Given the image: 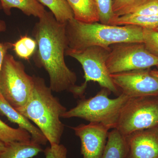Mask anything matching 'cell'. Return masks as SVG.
<instances>
[{"label": "cell", "mask_w": 158, "mask_h": 158, "mask_svg": "<svg viewBox=\"0 0 158 158\" xmlns=\"http://www.w3.org/2000/svg\"><path fill=\"white\" fill-rule=\"evenodd\" d=\"M33 35L37 43L34 62L46 71L52 91H68L75 97H82L87 87L76 85V74L65 61L68 48L65 23L59 22L51 11H46L35 24Z\"/></svg>", "instance_id": "obj_1"}, {"label": "cell", "mask_w": 158, "mask_h": 158, "mask_svg": "<svg viewBox=\"0 0 158 158\" xmlns=\"http://www.w3.org/2000/svg\"><path fill=\"white\" fill-rule=\"evenodd\" d=\"M65 30L69 50H83L95 46L109 48L121 43H144L143 28L137 26L88 23L73 18L65 23Z\"/></svg>", "instance_id": "obj_2"}, {"label": "cell", "mask_w": 158, "mask_h": 158, "mask_svg": "<svg viewBox=\"0 0 158 158\" xmlns=\"http://www.w3.org/2000/svg\"><path fill=\"white\" fill-rule=\"evenodd\" d=\"M33 77L34 87L31 96L18 112L36 124L51 146L60 144L64 130L60 118L67 109L54 96L44 79Z\"/></svg>", "instance_id": "obj_3"}, {"label": "cell", "mask_w": 158, "mask_h": 158, "mask_svg": "<svg viewBox=\"0 0 158 158\" xmlns=\"http://www.w3.org/2000/svg\"><path fill=\"white\" fill-rule=\"evenodd\" d=\"M111 93L102 88L95 96L82 98L75 107L67 110L62 118L77 117L90 123H101L110 129L115 128L122 109L131 98L121 93L116 98H111L109 97Z\"/></svg>", "instance_id": "obj_4"}, {"label": "cell", "mask_w": 158, "mask_h": 158, "mask_svg": "<svg viewBox=\"0 0 158 158\" xmlns=\"http://www.w3.org/2000/svg\"><path fill=\"white\" fill-rule=\"evenodd\" d=\"M34 83V77L27 74L22 62L6 54L0 72V92L6 101L17 111L22 109L31 96Z\"/></svg>", "instance_id": "obj_5"}, {"label": "cell", "mask_w": 158, "mask_h": 158, "mask_svg": "<svg viewBox=\"0 0 158 158\" xmlns=\"http://www.w3.org/2000/svg\"><path fill=\"white\" fill-rule=\"evenodd\" d=\"M158 127V96L132 98L122 108L115 128L127 137Z\"/></svg>", "instance_id": "obj_6"}, {"label": "cell", "mask_w": 158, "mask_h": 158, "mask_svg": "<svg viewBox=\"0 0 158 158\" xmlns=\"http://www.w3.org/2000/svg\"><path fill=\"white\" fill-rule=\"evenodd\" d=\"M110 48L106 65L111 74L158 66V57L146 49L144 43H121Z\"/></svg>", "instance_id": "obj_7"}, {"label": "cell", "mask_w": 158, "mask_h": 158, "mask_svg": "<svg viewBox=\"0 0 158 158\" xmlns=\"http://www.w3.org/2000/svg\"><path fill=\"white\" fill-rule=\"evenodd\" d=\"M110 51V47L95 46L81 51L66 49L65 55L76 59L81 65L85 73V85H87L89 81L97 82L102 88L118 96L121 92L113 82L106 65Z\"/></svg>", "instance_id": "obj_8"}, {"label": "cell", "mask_w": 158, "mask_h": 158, "mask_svg": "<svg viewBox=\"0 0 158 158\" xmlns=\"http://www.w3.org/2000/svg\"><path fill=\"white\" fill-rule=\"evenodd\" d=\"M122 94L132 98L158 96V77L151 69H138L110 74Z\"/></svg>", "instance_id": "obj_9"}, {"label": "cell", "mask_w": 158, "mask_h": 158, "mask_svg": "<svg viewBox=\"0 0 158 158\" xmlns=\"http://www.w3.org/2000/svg\"><path fill=\"white\" fill-rule=\"evenodd\" d=\"M81 142L84 158H102L110 129L100 123H90L71 127Z\"/></svg>", "instance_id": "obj_10"}, {"label": "cell", "mask_w": 158, "mask_h": 158, "mask_svg": "<svg viewBox=\"0 0 158 158\" xmlns=\"http://www.w3.org/2000/svg\"><path fill=\"white\" fill-rule=\"evenodd\" d=\"M126 139V158H158V127L135 132Z\"/></svg>", "instance_id": "obj_11"}, {"label": "cell", "mask_w": 158, "mask_h": 158, "mask_svg": "<svg viewBox=\"0 0 158 158\" xmlns=\"http://www.w3.org/2000/svg\"><path fill=\"white\" fill-rule=\"evenodd\" d=\"M0 113L9 121L18 125L19 127L30 133L31 140L40 145H46L47 139L37 127L35 126L22 114L15 110L6 101L4 98H0Z\"/></svg>", "instance_id": "obj_12"}, {"label": "cell", "mask_w": 158, "mask_h": 158, "mask_svg": "<svg viewBox=\"0 0 158 158\" xmlns=\"http://www.w3.org/2000/svg\"><path fill=\"white\" fill-rule=\"evenodd\" d=\"M44 152L40 144L32 140L27 141H13L6 144L0 158H32Z\"/></svg>", "instance_id": "obj_13"}, {"label": "cell", "mask_w": 158, "mask_h": 158, "mask_svg": "<svg viewBox=\"0 0 158 158\" xmlns=\"http://www.w3.org/2000/svg\"><path fill=\"white\" fill-rule=\"evenodd\" d=\"M73 11L74 19L81 22H99V18L94 0H66Z\"/></svg>", "instance_id": "obj_14"}, {"label": "cell", "mask_w": 158, "mask_h": 158, "mask_svg": "<svg viewBox=\"0 0 158 158\" xmlns=\"http://www.w3.org/2000/svg\"><path fill=\"white\" fill-rule=\"evenodd\" d=\"M128 147L126 139L116 129L109 132L102 158H126Z\"/></svg>", "instance_id": "obj_15"}, {"label": "cell", "mask_w": 158, "mask_h": 158, "mask_svg": "<svg viewBox=\"0 0 158 158\" xmlns=\"http://www.w3.org/2000/svg\"><path fill=\"white\" fill-rule=\"evenodd\" d=\"M0 3L6 14L10 13L12 8H16L26 15L40 18L46 11L38 0H0Z\"/></svg>", "instance_id": "obj_16"}, {"label": "cell", "mask_w": 158, "mask_h": 158, "mask_svg": "<svg viewBox=\"0 0 158 158\" xmlns=\"http://www.w3.org/2000/svg\"><path fill=\"white\" fill-rule=\"evenodd\" d=\"M110 25L115 26L134 25L144 29L155 30L158 27V15H134L127 14L114 18Z\"/></svg>", "instance_id": "obj_17"}, {"label": "cell", "mask_w": 158, "mask_h": 158, "mask_svg": "<svg viewBox=\"0 0 158 158\" xmlns=\"http://www.w3.org/2000/svg\"><path fill=\"white\" fill-rule=\"evenodd\" d=\"M43 6L47 7L55 18L61 23H66L74 18L73 11L66 0H38Z\"/></svg>", "instance_id": "obj_18"}, {"label": "cell", "mask_w": 158, "mask_h": 158, "mask_svg": "<svg viewBox=\"0 0 158 158\" xmlns=\"http://www.w3.org/2000/svg\"><path fill=\"white\" fill-rule=\"evenodd\" d=\"M31 140L30 133L19 127L14 128L0 119V141L6 144L13 141H27Z\"/></svg>", "instance_id": "obj_19"}, {"label": "cell", "mask_w": 158, "mask_h": 158, "mask_svg": "<svg viewBox=\"0 0 158 158\" xmlns=\"http://www.w3.org/2000/svg\"><path fill=\"white\" fill-rule=\"evenodd\" d=\"M13 45V50L18 57L24 60H29L37 50L36 40L27 36H22Z\"/></svg>", "instance_id": "obj_20"}, {"label": "cell", "mask_w": 158, "mask_h": 158, "mask_svg": "<svg viewBox=\"0 0 158 158\" xmlns=\"http://www.w3.org/2000/svg\"><path fill=\"white\" fill-rule=\"evenodd\" d=\"M150 0H113V11L115 18L132 13Z\"/></svg>", "instance_id": "obj_21"}, {"label": "cell", "mask_w": 158, "mask_h": 158, "mask_svg": "<svg viewBox=\"0 0 158 158\" xmlns=\"http://www.w3.org/2000/svg\"><path fill=\"white\" fill-rule=\"evenodd\" d=\"M98 11L99 22L103 24L110 25L115 18L113 11V0H94Z\"/></svg>", "instance_id": "obj_22"}, {"label": "cell", "mask_w": 158, "mask_h": 158, "mask_svg": "<svg viewBox=\"0 0 158 158\" xmlns=\"http://www.w3.org/2000/svg\"><path fill=\"white\" fill-rule=\"evenodd\" d=\"M143 39L146 49L158 57V31L143 28Z\"/></svg>", "instance_id": "obj_23"}, {"label": "cell", "mask_w": 158, "mask_h": 158, "mask_svg": "<svg viewBox=\"0 0 158 158\" xmlns=\"http://www.w3.org/2000/svg\"><path fill=\"white\" fill-rule=\"evenodd\" d=\"M134 15H158V0H150L131 14Z\"/></svg>", "instance_id": "obj_24"}, {"label": "cell", "mask_w": 158, "mask_h": 158, "mask_svg": "<svg viewBox=\"0 0 158 158\" xmlns=\"http://www.w3.org/2000/svg\"><path fill=\"white\" fill-rule=\"evenodd\" d=\"M45 158H67V148L63 144L52 145L44 151Z\"/></svg>", "instance_id": "obj_25"}, {"label": "cell", "mask_w": 158, "mask_h": 158, "mask_svg": "<svg viewBox=\"0 0 158 158\" xmlns=\"http://www.w3.org/2000/svg\"><path fill=\"white\" fill-rule=\"evenodd\" d=\"M6 27V24H5V23L2 21H0V33L5 31ZM12 44H13L9 42H0V72H1L5 56L7 54L8 50L12 48L13 47ZM2 97V95L1 92H0V98Z\"/></svg>", "instance_id": "obj_26"}, {"label": "cell", "mask_w": 158, "mask_h": 158, "mask_svg": "<svg viewBox=\"0 0 158 158\" xmlns=\"http://www.w3.org/2000/svg\"><path fill=\"white\" fill-rule=\"evenodd\" d=\"M5 148H6V144L2 141H0V155L5 150Z\"/></svg>", "instance_id": "obj_27"}, {"label": "cell", "mask_w": 158, "mask_h": 158, "mask_svg": "<svg viewBox=\"0 0 158 158\" xmlns=\"http://www.w3.org/2000/svg\"><path fill=\"white\" fill-rule=\"evenodd\" d=\"M156 69L151 70V73L153 75L158 77V66H156Z\"/></svg>", "instance_id": "obj_28"}, {"label": "cell", "mask_w": 158, "mask_h": 158, "mask_svg": "<svg viewBox=\"0 0 158 158\" xmlns=\"http://www.w3.org/2000/svg\"><path fill=\"white\" fill-rule=\"evenodd\" d=\"M155 30H156V31H158V27Z\"/></svg>", "instance_id": "obj_29"}]
</instances>
